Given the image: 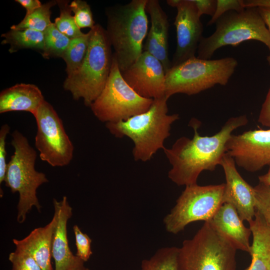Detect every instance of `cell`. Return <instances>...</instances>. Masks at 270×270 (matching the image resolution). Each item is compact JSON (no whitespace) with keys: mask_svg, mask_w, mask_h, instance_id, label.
Masks as SVG:
<instances>
[{"mask_svg":"<svg viewBox=\"0 0 270 270\" xmlns=\"http://www.w3.org/2000/svg\"><path fill=\"white\" fill-rule=\"evenodd\" d=\"M199 122L196 118L190 122L194 132L192 138L181 137L171 148L164 149L172 166L168 172V177L178 186L197 184L198 177L202 172L214 171L226 153V144L232 132L246 125L248 120L246 114L231 117L217 133L212 136H202L199 134Z\"/></svg>","mask_w":270,"mask_h":270,"instance_id":"1","label":"cell"},{"mask_svg":"<svg viewBox=\"0 0 270 270\" xmlns=\"http://www.w3.org/2000/svg\"><path fill=\"white\" fill-rule=\"evenodd\" d=\"M165 96L154 99L150 108L126 120L106 122V128L114 136H127L134 144V160L146 162L160 149H164V140L170 136L172 124L180 118L179 114H168Z\"/></svg>","mask_w":270,"mask_h":270,"instance_id":"2","label":"cell"},{"mask_svg":"<svg viewBox=\"0 0 270 270\" xmlns=\"http://www.w3.org/2000/svg\"><path fill=\"white\" fill-rule=\"evenodd\" d=\"M148 1L132 0L106 11V31L121 72L134 62L144 51L143 42L148 30Z\"/></svg>","mask_w":270,"mask_h":270,"instance_id":"3","label":"cell"},{"mask_svg":"<svg viewBox=\"0 0 270 270\" xmlns=\"http://www.w3.org/2000/svg\"><path fill=\"white\" fill-rule=\"evenodd\" d=\"M89 44L86 57L78 69L64 81L63 86L74 100L83 98L86 106L103 90L110 72L113 54L106 30L96 24L90 30Z\"/></svg>","mask_w":270,"mask_h":270,"instance_id":"4","label":"cell"},{"mask_svg":"<svg viewBox=\"0 0 270 270\" xmlns=\"http://www.w3.org/2000/svg\"><path fill=\"white\" fill-rule=\"evenodd\" d=\"M12 136L14 152L8 163L4 182L12 193L19 194L17 220L22 224L32 206L40 211L36 190L48 180L44 173L35 169L36 152L27 138L17 130L12 132Z\"/></svg>","mask_w":270,"mask_h":270,"instance_id":"5","label":"cell"},{"mask_svg":"<svg viewBox=\"0 0 270 270\" xmlns=\"http://www.w3.org/2000/svg\"><path fill=\"white\" fill-rule=\"evenodd\" d=\"M232 57L217 60L190 58L171 68L166 74L165 96L176 94H196L216 84L226 86L237 67Z\"/></svg>","mask_w":270,"mask_h":270,"instance_id":"6","label":"cell"},{"mask_svg":"<svg viewBox=\"0 0 270 270\" xmlns=\"http://www.w3.org/2000/svg\"><path fill=\"white\" fill-rule=\"evenodd\" d=\"M215 24L214 32L202 37L199 43V58L210 60L218 48L226 46H236L249 40L262 42L270 51V32L258 8H246L240 12H228Z\"/></svg>","mask_w":270,"mask_h":270,"instance_id":"7","label":"cell"},{"mask_svg":"<svg viewBox=\"0 0 270 270\" xmlns=\"http://www.w3.org/2000/svg\"><path fill=\"white\" fill-rule=\"evenodd\" d=\"M178 248L180 270H236L237 250L208 222Z\"/></svg>","mask_w":270,"mask_h":270,"instance_id":"8","label":"cell"},{"mask_svg":"<svg viewBox=\"0 0 270 270\" xmlns=\"http://www.w3.org/2000/svg\"><path fill=\"white\" fill-rule=\"evenodd\" d=\"M153 100L141 96L128 84L122 76L113 54L110 72L106 84L90 107L100 121L116 122L146 112Z\"/></svg>","mask_w":270,"mask_h":270,"instance_id":"9","label":"cell"},{"mask_svg":"<svg viewBox=\"0 0 270 270\" xmlns=\"http://www.w3.org/2000/svg\"><path fill=\"white\" fill-rule=\"evenodd\" d=\"M225 184L186 186L175 206L164 218L166 230L178 234L190 224L210 220L223 204Z\"/></svg>","mask_w":270,"mask_h":270,"instance_id":"10","label":"cell"},{"mask_svg":"<svg viewBox=\"0 0 270 270\" xmlns=\"http://www.w3.org/2000/svg\"><path fill=\"white\" fill-rule=\"evenodd\" d=\"M34 116L37 125L34 144L41 160L54 167L68 164L74 146L53 106L44 100Z\"/></svg>","mask_w":270,"mask_h":270,"instance_id":"11","label":"cell"},{"mask_svg":"<svg viewBox=\"0 0 270 270\" xmlns=\"http://www.w3.org/2000/svg\"><path fill=\"white\" fill-rule=\"evenodd\" d=\"M166 3L177 10L174 22L176 47L172 62L173 66L196 56L204 27L193 0H168Z\"/></svg>","mask_w":270,"mask_h":270,"instance_id":"12","label":"cell"},{"mask_svg":"<svg viewBox=\"0 0 270 270\" xmlns=\"http://www.w3.org/2000/svg\"><path fill=\"white\" fill-rule=\"evenodd\" d=\"M226 149L238 166L251 172L260 170L270 166V128L232 134Z\"/></svg>","mask_w":270,"mask_h":270,"instance_id":"13","label":"cell"},{"mask_svg":"<svg viewBox=\"0 0 270 270\" xmlns=\"http://www.w3.org/2000/svg\"><path fill=\"white\" fill-rule=\"evenodd\" d=\"M128 84L142 97L156 99L165 96L166 73L161 62L143 51L128 68L121 72Z\"/></svg>","mask_w":270,"mask_h":270,"instance_id":"14","label":"cell"},{"mask_svg":"<svg viewBox=\"0 0 270 270\" xmlns=\"http://www.w3.org/2000/svg\"><path fill=\"white\" fill-rule=\"evenodd\" d=\"M220 166L226 178L223 204L232 205L240 218L249 222L254 219L256 212L254 188L242 178L234 160L228 153L223 156Z\"/></svg>","mask_w":270,"mask_h":270,"instance_id":"15","label":"cell"},{"mask_svg":"<svg viewBox=\"0 0 270 270\" xmlns=\"http://www.w3.org/2000/svg\"><path fill=\"white\" fill-rule=\"evenodd\" d=\"M54 212L57 221L54 230L52 255L55 264L54 270H75L84 266V262L71 252L67 235V222L72 216V208L67 197L63 196L60 201L54 198Z\"/></svg>","mask_w":270,"mask_h":270,"instance_id":"16","label":"cell"},{"mask_svg":"<svg viewBox=\"0 0 270 270\" xmlns=\"http://www.w3.org/2000/svg\"><path fill=\"white\" fill-rule=\"evenodd\" d=\"M146 11L150 16L151 24L143 50L158 59L166 74L172 67L168 57V18L158 0H148Z\"/></svg>","mask_w":270,"mask_h":270,"instance_id":"17","label":"cell"},{"mask_svg":"<svg viewBox=\"0 0 270 270\" xmlns=\"http://www.w3.org/2000/svg\"><path fill=\"white\" fill-rule=\"evenodd\" d=\"M208 222L236 250L250 253V237L252 232L250 227L247 228L244 225V221L232 205L223 204Z\"/></svg>","mask_w":270,"mask_h":270,"instance_id":"18","label":"cell"},{"mask_svg":"<svg viewBox=\"0 0 270 270\" xmlns=\"http://www.w3.org/2000/svg\"><path fill=\"white\" fill-rule=\"evenodd\" d=\"M57 221V214L54 212L52 220L44 227L36 228L25 238L13 239L16 248L30 254L42 270H53L51 258L52 240Z\"/></svg>","mask_w":270,"mask_h":270,"instance_id":"19","label":"cell"},{"mask_svg":"<svg viewBox=\"0 0 270 270\" xmlns=\"http://www.w3.org/2000/svg\"><path fill=\"white\" fill-rule=\"evenodd\" d=\"M40 90L30 84H18L0 94V113L21 111L34 116L44 100Z\"/></svg>","mask_w":270,"mask_h":270,"instance_id":"20","label":"cell"},{"mask_svg":"<svg viewBox=\"0 0 270 270\" xmlns=\"http://www.w3.org/2000/svg\"><path fill=\"white\" fill-rule=\"evenodd\" d=\"M248 223L252 236V260L244 270H270V224L256 212Z\"/></svg>","mask_w":270,"mask_h":270,"instance_id":"21","label":"cell"},{"mask_svg":"<svg viewBox=\"0 0 270 270\" xmlns=\"http://www.w3.org/2000/svg\"><path fill=\"white\" fill-rule=\"evenodd\" d=\"M2 44H9L8 51L12 54L22 49H32L43 52L44 32L31 29L10 30L2 34Z\"/></svg>","mask_w":270,"mask_h":270,"instance_id":"22","label":"cell"},{"mask_svg":"<svg viewBox=\"0 0 270 270\" xmlns=\"http://www.w3.org/2000/svg\"><path fill=\"white\" fill-rule=\"evenodd\" d=\"M178 252V247L162 248L142 261L140 270H180Z\"/></svg>","mask_w":270,"mask_h":270,"instance_id":"23","label":"cell"},{"mask_svg":"<svg viewBox=\"0 0 270 270\" xmlns=\"http://www.w3.org/2000/svg\"><path fill=\"white\" fill-rule=\"evenodd\" d=\"M90 35L88 32L70 40L62 57L66 64L67 76L76 71L82 65L88 51Z\"/></svg>","mask_w":270,"mask_h":270,"instance_id":"24","label":"cell"},{"mask_svg":"<svg viewBox=\"0 0 270 270\" xmlns=\"http://www.w3.org/2000/svg\"><path fill=\"white\" fill-rule=\"evenodd\" d=\"M57 4V1L47 2L30 14L25 16L18 24L11 26L10 30L31 29L43 32L52 23L50 20L51 8Z\"/></svg>","mask_w":270,"mask_h":270,"instance_id":"25","label":"cell"},{"mask_svg":"<svg viewBox=\"0 0 270 270\" xmlns=\"http://www.w3.org/2000/svg\"><path fill=\"white\" fill-rule=\"evenodd\" d=\"M44 48L42 53L44 58H61L70 39L60 32L52 22L44 32Z\"/></svg>","mask_w":270,"mask_h":270,"instance_id":"26","label":"cell"},{"mask_svg":"<svg viewBox=\"0 0 270 270\" xmlns=\"http://www.w3.org/2000/svg\"><path fill=\"white\" fill-rule=\"evenodd\" d=\"M57 4L60 14L56 18L54 24L58 30L70 40L83 34L84 33L81 32L76 22L74 16L72 14L68 2L57 0Z\"/></svg>","mask_w":270,"mask_h":270,"instance_id":"27","label":"cell"},{"mask_svg":"<svg viewBox=\"0 0 270 270\" xmlns=\"http://www.w3.org/2000/svg\"><path fill=\"white\" fill-rule=\"evenodd\" d=\"M70 6L74 13V18L78 27L90 28L95 26L92 13L90 6L86 2L82 0H74L70 2Z\"/></svg>","mask_w":270,"mask_h":270,"instance_id":"28","label":"cell"},{"mask_svg":"<svg viewBox=\"0 0 270 270\" xmlns=\"http://www.w3.org/2000/svg\"><path fill=\"white\" fill-rule=\"evenodd\" d=\"M254 188L256 197V211L270 224V185L259 182Z\"/></svg>","mask_w":270,"mask_h":270,"instance_id":"29","label":"cell"},{"mask_svg":"<svg viewBox=\"0 0 270 270\" xmlns=\"http://www.w3.org/2000/svg\"><path fill=\"white\" fill-rule=\"evenodd\" d=\"M8 260L12 264V270H42L30 254L18 248L10 253Z\"/></svg>","mask_w":270,"mask_h":270,"instance_id":"30","label":"cell"},{"mask_svg":"<svg viewBox=\"0 0 270 270\" xmlns=\"http://www.w3.org/2000/svg\"><path fill=\"white\" fill-rule=\"evenodd\" d=\"M73 230L76 247V256L84 262H86L92 253L91 250L92 240L87 234L83 233L78 226H74Z\"/></svg>","mask_w":270,"mask_h":270,"instance_id":"31","label":"cell"},{"mask_svg":"<svg viewBox=\"0 0 270 270\" xmlns=\"http://www.w3.org/2000/svg\"><path fill=\"white\" fill-rule=\"evenodd\" d=\"M216 8L214 16L208 22L209 26L216 23L217 20L226 12L234 10L240 12L244 10L242 0H216Z\"/></svg>","mask_w":270,"mask_h":270,"instance_id":"32","label":"cell"},{"mask_svg":"<svg viewBox=\"0 0 270 270\" xmlns=\"http://www.w3.org/2000/svg\"><path fill=\"white\" fill-rule=\"evenodd\" d=\"M10 127L8 124L1 126L0 130V184L4 182L8 163L6 162V139L9 134Z\"/></svg>","mask_w":270,"mask_h":270,"instance_id":"33","label":"cell"},{"mask_svg":"<svg viewBox=\"0 0 270 270\" xmlns=\"http://www.w3.org/2000/svg\"><path fill=\"white\" fill-rule=\"evenodd\" d=\"M193 2L200 17L203 14L212 17L214 16L216 8V0H193Z\"/></svg>","mask_w":270,"mask_h":270,"instance_id":"34","label":"cell"},{"mask_svg":"<svg viewBox=\"0 0 270 270\" xmlns=\"http://www.w3.org/2000/svg\"><path fill=\"white\" fill-rule=\"evenodd\" d=\"M258 122L263 126L270 128V88L262 104Z\"/></svg>","mask_w":270,"mask_h":270,"instance_id":"35","label":"cell"},{"mask_svg":"<svg viewBox=\"0 0 270 270\" xmlns=\"http://www.w3.org/2000/svg\"><path fill=\"white\" fill-rule=\"evenodd\" d=\"M26 10L25 16H28L40 7L42 4L39 0H16Z\"/></svg>","mask_w":270,"mask_h":270,"instance_id":"36","label":"cell"},{"mask_svg":"<svg viewBox=\"0 0 270 270\" xmlns=\"http://www.w3.org/2000/svg\"><path fill=\"white\" fill-rule=\"evenodd\" d=\"M242 4L244 8L260 7L270 8V0H242Z\"/></svg>","mask_w":270,"mask_h":270,"instance_id":"37","label":"cell"},{"mask_svg":"<svg viewBox=\"0 0 270 270\" xmlns=\"http://www.w3.org/2000/svg\"><path fill=\"white\" fill-rule=\"evenodd\" d=\"M258 12L264 20L268 30L270 32V8H258ZM267 61L270 66V54L267 56Z\"/></svg>","mask_w":270,"mask_h":270,"instance_id":"38","label":"cell"},{"mask_svg":"<svg viewBox=\"0 0 270 270\" xmlns=\"http://www.w3.org/2000/svg\"><path fill=\"white\" fill-rule=\"evenodd\" d=\"M259 182L270 185V166L266 173L258 176Z\"/></svg>","mask_w":270,"mask_h":270,"instance_id":"39","label":"cell"},{"mask_svg":"<svg viewBox=\"0 0 270 270\" xmlns=\"http://www.w3.org/2000/svg\"><path fill=\"white\" fill-rule=\"evenodd\" d=\"M75 270H90L88 268H86L84 266L78 268Z\"/></svg>","mask_w":270,"mask_h":270,"instance_id":"40","label":"cell"}]
</instances>
